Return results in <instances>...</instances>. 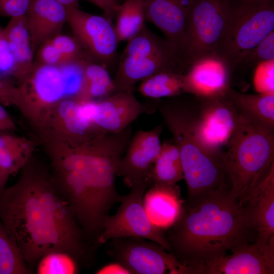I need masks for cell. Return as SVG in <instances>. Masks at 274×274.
<instances>
[{
	"mask_svg": "<svg viewBox=\"0 0 274 274\" xmlns=\"http://www.w3.org/2000/svg\"><path fill=\"white\" fill-rule=\"evenodd\" d=\"M233 72L229 62L216 53L202 56L183 74V92L197 98L223 96L231 87Z\"/></svg>",
	"mask_w": 274,
	"mask_h": 274,
	"instance_id": "obj_15",
	"label": "cell"
},
{
	"mask_svg": "<svg viewBox=\"0 0 274 274\" xmlns=\"http://www.w3.org/2000/svg\"><path fill=\"white\" fill-rule=\"evenodd\" d=\"M186 98V105L193 135L210 155L222 161L236 126L238 115L225 94L212 98Z\"/></svg>",
	"mask_w": 274,
	"mask_h": 274,
	"instance_id": "obj_8",
	"label": "cell"
},
{
	"mask_svg": "<svg viewBox=\"0 0 274 274\" xmlns=\"http://www.w3.org/2000/svg\"><path fill=\"white\" fill-rule=\"evenodd\" d=\"M115 78L114 93L133 92L135 84L162 72L184 74L188 66L177 48L145 25L127 41Z\"/></svg>",
	"mask_w": 274,
	"mask_h": 274,
	"instance_id": "obj_6",
	"label": "cell"
},
{
	"mask_svg": "<svg viewBox=\"0 0 274 274\" xmlns=\"http://www.w3.org/2000/svg\"><path fill=\"white\" fill-rule=\"evenodd\" d=\"M4 1H6V0H0V2H2Z\"/></svg>",
	"mask_w": 274,
	"mask_h": 274,
	"instance_id": "obj_46",
	"label": "cell"
},
{
	"mask_svg": "<svg viewBox=\"0 0 274 274\" xmlns=\"http://www.w3.org/2000/svg\"><path fill=\"white\" fill-rule=\"evenodd\" d=\"M157 110L179 150L188 197L200 196L219 186L225 178L222 161L208 154L195 140L183 94L158 99Z\"/></svg>",
	"mask_w": 274,
	"mask_h": 274,
	"instance_id": "obj_4",
	"label": "cell"
},
{
	"mask_svg": "<svg viewBox=\"0 0 274 274\" xmlns=\"http://www.w3.org/2000/svg\"><path fill=\"white\" fill-rule=\"evenodd\" d=\"M36 63L53 66L70 64L51 40L44 42L39 47Z\"/></svg>",
	"mask_w": 274,
	"mask_h": 274,
	"instance_id": "obj_35",
	"label": "cell"
},
{
	"mask_svg": "<svg viewBox=\"0 0 274 274\" xmlns=\"http://www.w3.org/2000/svg\"><path fill=\"white\" fill-rule=\"evenodd\" d=\"M120 4L125 0H116Z\"/></svg>",
	"mask_w": 274,
	"mask_h": 274,
	"instance_id": "obj_45",
	"label": "cell"
},
{
	"mask_svg": "<svg viewBox=\"0 0 274 274\" xmlns=\"http://www.w3.org/2000/svg\"><path fill=\"white\" fill-rule=\"evenodd\" d=\"M196 0H143L145 19L158 27L181 53L191 10Z\"/></svg>",
	"mask_w": 274,
	"mask_h": 274,
	"instance_id": "obj_18",
	"label": "cell"
},
{
	"mask_svg": "<svg viewBox=\"0 0 274 274\" xmlns=\"http://www.w3.org/2000/svg\"><path fill=\"white\" fill-rule=\"evenodd\" d=\"M238 116L222 163L230 193L241 203L274 162V131Z\"/></svg>",
	"mask_w": 274,
	"mask_h": 274,
	"instance_id": "obj_5",
	"label": "cell"
},
{
	"mask_svg": "<svg viewBox=\"0 0 274 274\" xmlns=\"http://www.w3.org/2000/svg\"><path fill=\"white\" fill-rule=\"evenodd\" d=\"M62 4L66 9L79 8V0H57Z\"/></svg>",
	"mask_w": 274,
	"mask_h": 274,
	"instance_id": "obj_42",
	"label": "cell"
},
{
	"mask_svg": "<svg viewBox=\"0 0 274 274\" xmlns=\"http://www.w3.org/2000/svg\"><path fill=\"white\" fill-rule=\"evenodd\" d=\"M161 131L162 127L158 125L150 130H138L131 136L119 162L116 174L123 178L127 187L143 181L150 183L153 165L161 149Z\"/></svg>",
	"mask_w": 274,
	"mask_h": 274,
	"instance_id": "obj_16",
	"label": "cell"
},
{
	"mask_svg": "<svg viewBox=\"0 0 274 274\" xmlns=\"http://www.w3.org/2000/svg\"><path fill=\"white\" fill-rule=\"evenodd\" d=\"M58 111L75 147L102 133L93 124L84 102L64 100L60 104Z\"/></svg>",
	"mask_w": 274,
	"mask_h": 274,
	"instance_id": "obj_23",
	"label": "cell"
},
{
	"mask_svg": "<svg viewBox=\"0 0 274 274\" xmlns=\"http://www.w3.org/2000/svg\"><path fill=\"white\" fill-rule=\"evenodd\" d=\"M157 103L155 99L140 102L133 92L115 93L98 102H92L91 121L100 132L118 133L141 115L154 113Z\"/></svg>",
	"mask_w": 274,
	"mask_h": 274,
	"instance_id": "obj_14",
	"label": "cell"
},
{
	"mask_svg": "<svg viewBox=\"0 0 274 274\" xmlns=\"http://www.w3.org/2000/svg\"><path fill=\"white\" fill-rule=\"evenodd\" d=\"M241 204L250 227L256 232L255 242L268 243L274 237V162Z\"/></svg>",
	"mask_w": 274,
	"mask_h": 274,
	"instance_id": "obj_17",
	"label": "cell"
},
{
	"mask_svg": "<svg viewBox=\"0 0 274 274\" xmlns=\"http://www.w3.org/2000/svg\"><path fill=\"white\" fill-rule=\"evenodd\" d=\"M12 125L6 110L0 105V130L10 128Z\"/></svg>",
	"mask_w": 274,
	"mask_h": 274,
	"instance_id": "obj_40",
	"label": "cell"
},
{
	"mask_svg": "<svg viewBox=\"0 0 274 274\" xmlns=\"http://www.w3.org/2000/svg\"><path fill=\"white\" fill-rule=\"evenodd\" d=\"M66 21L87 57L106 68L114 63L119 42L111 20L73 8Z\"/></svg>",
	"mask_w": 274,
	"mask_h": 274,
	"instance_id": "obj_12",
	"label": "cell"
},
{
	"mask_svg": "<svg viewBox=\"0 0 274 274\" xmlns=\"http://www.w3.org/2000/svg\"><path fill=\"white\" fill-rule=\"evenodd\" d=\"M132 131L130 125L118 133H99L55 159L54 183L87 237L95 242L110 210L121 200L115 179Z\"/></svg>",
	"mask_w": 274,
	"mask_h": 274,
	"instance_id": "obj_2",
	"label": "cell"
},
{
	"mask_svg": "<svg viewBox=\"0 0 274 274\" xmlns=\"http://www.w3.org/2000/svg\"><path fill=\"white\" fill-rule=\"evenodd\" d=\"M38 263V273L73 274L78 272L77 261L61 252L50 253L43 257Z\"/></svg>",
	"mask_w": 274,
	"mask_h": 274,
	"instance_id": "obj_31",
	"label": "cell"
},
{
	"mask_svg": "<svg viewBox=\"0 0 274 274\" xmlns=\"http://www.w3.org/2000/svg\"><path fill=\"white\" fill-rule=\"evenodd\" d=\"M231 0H196L190 12L181 53L189 65L216 52L227 20Z\"/></svg>",
	"mask_w": 274,
	"mask_h": 274,
	"instance_id": "obj_10",
	"label": "cell"
},
{
	"mask_svg": "<svg viewBox=\"0 0 274 274\" xmlns=\"http://www.w3.org/2000/svg\"><path fill=\"white\" fill-rule=\"evenodd\" d=\"M100 8L104 16L110 20L114 18L120 8L121 4L116 0H87Z\"/></svg>",
	"mask_w": 274,
	"mask_h": 274,
	"instance_id": "obj_38",
	"label": "cell"
},
{
	"mask_svg": "<svg viewBox=\"0 0 274 274\" xmlns=\"http://www.w3.org/2000/svg\"><path fill=\"white\" fill-rule=\"evenodd\" d=\"M143 202L151 221L161 229L172 227L175 224L184 204L176 184L151 185L144 194Z\"/></svg>",
	"mask_w": 274,
	"mask_h": 274,
	"instance_id": "obj_20",
	"label": "cell"
},
{
	"mask_svg": "<svg viewBox=\"0 0 274 274\" xmlns=\"http://www.w3.org/2000/svg\"><path fill=\"white\" fill-rule=\"evenodd\" d=\"M9 175L0 167V192L5 188Z\"/></svg>",
	"mask_w": 274,
	"mask_h": 274,
	"instance_id": "obj_43",
	"label": "cell"
},
{
	"mask_svg": "<svg viewBox=\"0 0 274 274\" xmlns=\"http://www.w3.org/2000/svg\"><path fill=\"white\" fill-rule=\"evenodd\" d=\"M17 145L15 138L0 133V167L9 175L18 170L26 160Z\"/></svg>",
	"mask_w": 274,
	"mask_h": 274,
	"instance_id": "obj_32",
	"label": "cell"
},
{
	"mask_svg": "<svg viewBox=\"0 0 274 274\" xmlns=\"http://www.w3.org/2000/svg\"><path fill=\"white\" fill-rule=\"evenodd\" d=\"M183 74L162 72L141 81L138 90L145 97L159 99L180 95L183 92Z\"/></svg>",
	"mask_w": 274,
	"mask_h": 274,
	"instance_id": "obj_27",
	"label": "cell"
},
{
	"mask_svg": "<svg viewBox=\"0 0 274 274\" xmlns=\"http://www.w3.org/2000/svg\"><path fill=\"white\" fill-rule=\"evenodd\" d=\"M50 40L69 64L87 60L85 59L87 57L75 37L60 33Z\"/></svg>",
	"mask_w": 274,
	"mask_h": 274,
	"instance_id": "obj_33",
	"label": "cell"
},
{
	"mask_svg": "<svg viewBox=\"0 0 274 274\" xmlns=\"http://www.w3.org/2000/svg\"><path fill=\"white\" fill-rule=\"evenodd\" d=\"M149 186L148 181L135 184L127 195H122L117 212L105 217L96 244H104L113 238L134 237L154 242L170 252L162 229L152 223L143 205V195Z\"/></svg>",
	"mask_w": 274,
	"mask_h": 274,
	"instance_id": "obj_9",
	"label": "cell"
},
{
	"mask_svg": "<svg viewBox=\"0 0 274 274\" xmlns=\"http://www.w3.org/2000/svg\"><path fill=\"white\" fill-rule=\"evenodd\" d=\"M3 31L14 58L13 75L19 77L28 75L34 63L25 15L11 18Z\"/></svg>",
	"mask_w": 274,
	"mask_h": 274,
	"instance_id": "obj_22",
	"label": "cell"
},
{
	"mask_svg": "<svg viewBox=\"0 0 274 274\" xmlns=\"http://www.w3.org/2000/svg\"><path fill=\"white\" fill-rule=\"evenodd\" d=\"M274 31V1L231 0L224 29L216 53L233 62ZM234 71V70H233Z\"/></svg>",
	"mask_w": 274,
	"mask_h": 274,
	"instance_id": "obj_7",
	"label": "cell"
},
{
	"mask_svg": "<svg viewBox=\"0 0 274 274\" xmlns=\"http://www.w3.org/2000/svg\"><path fill=\"white\" fill-rule=\"evenodd\" d=\"M226 255L197 267L196 274H273L274 237L265 244L245 242Z\"/></svg>",
	"mask_w": 274,
	"mask_h": 274,
	"instance_id": "obj_13",
	"label": "cell"
},
{
	"mask_svg": "<svg viewBox=\"0 0 274 274\" xmlns=\"http://www.w3.org/2000/svg\"><path fill=\"white\" fill-rule=\"evenodd\" d=\"M274 60V31L256 46L240 54L233 62L234 71L237 67L248 69L261 62Z\"/></svg>",
	"mask_w": 274,
	"mask_h": 274,
	"instance_id": "obj_30",
	"label": "cell"
},
{
	"mask_svg": "<svg viewBox=\"0 0 274 274\" xmlns=\"http://www.w3.org/2000/svg\"><path fill=\"white\" fill-rule=\"evenodd\" d=\"M31 0H6L0 2V16L11 18L26 14Z\"/></svg>",
	"mask_w": 274,
	"mask_h": 274,
	"instance_id": "obj_36",
	"label": "cell"
},
{
	"mask_svg": "<svg viewBox=\"0 0 274 274\" xmlns=\"http://www.w3.org/2000/svg\"><path fill=\"white\" fill-rule=\"evenodd\" d=\"M0 221L29 268L54 252L77 262L89 257L85 232L54 182L42 175L26 172L0 192Z\"/></svg>",
	"mask_w": 274,
	"mask_h": 274,
	"instance_id": "obj_1",
	"label": "cell"
},
{
	"mask_svg": "<svg viewBox=\"0 0 274 274\" xmlns=\"http://www.w3.org/2000/svg\"><path fill=\"white\" fill-rule=\"evenodd\" d=\"M244 1H249V2H263L268 1L269 0H244Z\"/></svg>",
	"mask_w": 274,
	"mask_h": 274,
	"instance_id": "obj_44",
	"label": "cell"
},
{
	"mask_svg": "<svg viewBox=\"0 0 274 274\" xmlns=\"http://www.w3.org/2000/svg\"><path fill=\"white\" fill-rule=\"evenodd\" d=\"M274 60L264 61L255 67L253 85L259 94H274Z\"/></svg>",
	"mask_w": 274,
	"mask_h": 274,
	"instance_id": "obj_34",
	"label": "cell"
},
{
	"mask_svg": "<svg viewBox=\"0 0 274 274\" xmlns=\"http://www.w3.org/2000/svg\"><path fill=\"white\" fill-rule=\"evenodd\" d=\"M116 16L115 28L119 42L129 40L145 25L143 0L124 1Z\"/></svg>",
	"mask_w": 274,
	"mask_h": 274,
	"instance_id": "obj_28",
	"label": "cell"
},
{
	"mask_svg": "<svg viewBox=\"0 0 274 274\" xmlns=\"http://www.w3.org/2000/svg\"><path fill=\"white\" fill-rule=\"evenodd\" d=\"M225 95L243 119L261 129L274 131V94H247L230 87Z\"/></svg>",
	"mask_w": 274,
	"mask_h": 274,
	"instance_id": "obj_21",
	"label": "cell"
},
{
	"mask_svg": "<svg viewBox=\"0 0 274 274\" xmlns=\"http://www.w3.org/2000/svg\"><path fill=\"white\" fill-rule=\"evenodd\" d=\"M166 238L170 253L182 264L199 266L248 242L252 229L239 202L225 183L199 198L184 202Z\"/></svg>",
	"mask_w": 274,
	"mask_h": 274,
	"instance_id": "obj_3",
	"label": "cell"
},
{
	"mask_svg": "<svg viewBox=\"0 0 274 274\" xmlns=\"http://www.w3.org/2000/svg\"><path fill=\"white\" fill-rule=\"evenodd\" d=\"M19 97V88L14 87L8 81L0 78V100L15 102Z\"/></svg>",
	"mask_w": 274,
	"mask_h": 274,
	"instance_id": "obj_37",
	"label": "cell"
},
{
	"mask_svg": "<svg viewBox=\"0 0 274 274\" xmlns=\"http://www.w3.org/2000/svg\"><path fill=\"white\" fill-rule=\"evenodd\" d=\"M183 179L179 150L173 141H164L149 177L150 185H175Z\"/></svg>",
	"mask_w": 274,
	"mask_h": 274,
	"instance_id": "obj_24",
	"label": "cell"
},
{
	"mask_svg": "<svg viewBox=\"0 0 274 274\" xmlns=\"http://www.w3.org/2000/svg\"><path fill=\"white\" fill-rule=\"evenodd\" d=\"M61 66L41 65L34 63L32 71L36 94L46 103H53L67 95L64 73Z\"/></svg>",
	"mask_w": 274,
	"mask_h": 274,
	"instance_id": "obj_25",
	"label": "cell"
},
{
	"mask_svg": "<svg viewBox=\"0 0 274 274\" xmlns=\"http://www.w3.org/2000/svg\"><path fill=\"white\" fill-rule=\"evenodd\" d=\"M145 239L134 237L112 239L107 253L130 273H193L192 268L181 264L161 245Z\"/></svg>",
	"mask_w": 274,
	"mask_h": 274,
	"instance_id": "obj_11",
	"label": "cell"
},
{
	"mask_svg": "<svg viewBox=\"0 0 274 274\" xmlns=\"http://www.w3.org/2000/svg\"><path fill=\"white\" fill-rule=\"evenodd\" d=\"M30 273L29 267L0 221V274Z\"/></svg>",
	"mask_w": 274,
	"mask_h": 274,
	"instance_id": "obj_29",
	"label": "cell"
},
{
	"mask_svg": "<svg viewBox=\"0 0 274 274\" xmlns=\"http://www.w3.org/2000/svg\"><path fill=\"white\" fill-rule=\"evenodd\" d=\"M33 51L60 34L67 9L57 0H31L25 14Z\"/></svg>",
	"mask_w": 274,
	"mask_h": 274,
	"instance_id": "obj_19",
	"label": "cell"
},
{
	"mask_svg": "<svg viewBox=\"0 0 274 274\" xmlns=\"http://www.w3.org/2000/svg\"><path fill=\"white\" fill-rule=\"evenodd\" d=\"M113 79L107 68L97 63L87 61L83 68V77L78 101L86 102L96 97H107L114 93Z\"/></svg>",
	"mask_w": 274,
	"mask_h": 274,
	"instance_id": "obj_26",
	"label": "cell"
},
{
	"mask_svg": "<svg viewBox=\"0 0 274 274\" xmlns=\"http://www.w3.org/2000/svg\"><path fill=\"white\" fill-rule=\"evenodd\" d=\"M96 273H130L122 264L115 261L99 268Z\"/></svg>",
	"mask_w": 274,
	"mask_h": 274,
	"instance_id": "obj_39",
	"label": "cell"
},
{
	"mask_svg": "<svg viewBox=\"0 0 274 274\" xmlns=\"http://www.w3.org/2000/svg\"><path fill=\"white\" fill-rule=\"evenodd\" d=\"M10 50L9 45L4 35L3 29L0 25V55L9 52Z\"/></svg>",
	"mask_w": 274,
	"mask_h": 274,
	"instance_id": "obj_41",
	"label": "cell"
}]
</instances>
